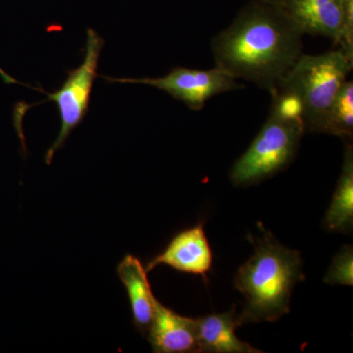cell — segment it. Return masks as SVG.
<instances>
[{"mask_svg":"<svg viewBox=\"0 0 353 353\" xmlns=\"http://www.w3.org/2000/svg\"><path fill=\"white\" fill-rule=\"evenodd\" d=\"M345 8V24L339 50L353 60V0H343Z\"/></svg>","mask_w":353,"mask_h":353,"instance_id":"15","label":"cell"},{"mask_svg":"<svg viewBox=\"0 0 353 353\" xmlns=\"http://www.w3.org/2000/svg\"><path fill=\"white\" fill-rule=\"evenodd\" d=\"M262 232L261 238H250L254 253L234 277V287L245 297L241 326L275 322L288 314L292 290L304 280L301 253L281 245L270 232Z\"/></svg>","mask_w":353,"mask_h":353,"instance_id":"2","label":"cell"},{"mask_svg":"<svg viewBox=\"0 0 353 353\" xmlns=\"http://www.w3.org/2000/svg\"><path fill=\"white\" fill-rule=\"evenodd\" d=\"M280 7L303 34L320 36L340 44L345 24L343 0H269Z\"/></svg>","mask_w":353,"mask_h":353,"instance_id":"7","label":"cell"},{"mask_svg":"<svg viewBox=\"0 0 353 353\" xmlns=\"http://www.w3.org/2000/svg\"><path fill=\"white\" fill-rule=\"evenodd\" d=\"M303 123L270 111L248 150L233 165L230 179L236 187L256 185L287 168L296 157Z\"/></svg>","mask_w":353,"mask_h":353,"instance_id":"4","label":"cell"},{"mask_svg":"<svg viewBox=\"0 0 353 353\" xmlns=\"http://www.w3.org/2000/svg\"><path fill=\"white\" fill-rule=\"evenodd\" d=\"M325 134L341 139L353 137V82L345 81L334 99Z\"/></svg>","mask_w":353,"mask_h":353,"instance_id":"13","label":"cell"},{"mask_svg":"<svg viewBox=\"0 0 353 353\" xmlns=\"http://www.w3.org/2000/svg\"><path fill=\"white\" fill-rule=\"evenodd\" d=\"M146 336L153 352H201L196 319L178 314L160 301Z\"/></svg>","mask_w":353,"mask_h":353,"instance_id":"9","label":"cell"},{"mask_svg":"<svg viewBox=\"0 0 353 353\" xmlns=\"http://www.w3.org/2000/svg\"><path fill=\"white\" fill-rule=\"evenodd\" d=\"M326 284L336 285H353V250L345 245L334 257L333 262L324 278Z\"/></svg>","mask_w":353,"mask_h":353,"instance_id":"14","label":"cell"},{"mask_svg":"<svg viewBox=\"0 0 353 353\" xmlns=\"http://www.w3.org/2000/svg\"><path fill=\"white\" fill-rule=\"evenodd\" d=\"M352 67L339 48L319 55L303 53L281 80L276 90H288L301 102L304 131L325 134L334 99Z\"/></svg>","mask_w":353,"mask_h":353,"instance_id":"3","label":"cell"},{"mask_svg":"<svg viewBox=\"0 0 353 353\" xmlns=\"http://www.w3.org/2000/svg\"><path fill=\"white\" fill-rule=\"evenodd\" d=\"M117 275L127 290L134 326L145 336L152 326L158 303L148 281V271L139 259L128 254L118 264Z\"/></svg>","mask_w":353,"mask_h":353,"instance_id":"10","label":"cell"},{"mask_svg":"<svg viewBox=\"0 0 353 353\" xmlns=\"http://www.w3.org/2000/svg\"><path fill=\"white\" fill-rule=\"evenodd\" d=\"M201 352L261 353V350L236 336L241 327L236 306L225 313H213L196 318Z\"/></svg>","mask_w":353,"mask_h":353,"instance_id":"11","label":"cell"},{"mask_svg":"<svg viewBox=\"0 0 353 353\" xmlns=\"http://www.w3.org/2000/svg\"><path fill=\"white\" fill-rule=\"evenodd\" d=\"M212 252L203 223L183 230L176 234L166 248L146 265L150 272L159 265H166L182 273L192 274L206 279L212 267Z\"/></svg>","mask_w":353,"mask_h":353,"instance_id":"8","label":"cell"},{"mask_svg":"<svg viewBox=\"0 0 353 353\" xmlns=\"http://www.w3.org/2000/svg\"><path fill=\"white\" fill-rule=\"evenodd\" d=\"M303 34L273 2L252 0L211 41L216 66L267 92L303 54Z\"/></svg>","mask_w":353,"mask_h":353,"instance_id":"1","label":"cell"},{"mask_svg":"<svg viewBox=\"0 0 353 353\" xmlns=\"http://www.w3.org/2000/svg\"><path fill=\"white\" fill-rule=\"evenodd\" d=\"M332 233H352L353 227V148L347 143L343 154V169L333 199L323 221Z\"/></svg>","mask_w":353,"mask_h":353,"instance_id":"12","label":"cell"},{"mask_svg":"<svg viewBox=\"0 0 353 353\" xmlns=\"http://www.w3.org/2000/svg\"><path fill=\"white\" fill-rule=\"evenodd\" d=\"M104 44H105L104 39L101 38L94 30L88 29L87 44H85L83 63L78 68L67 71L68 77L59 90L53 94H50L43 88L26 85L27 87L32 88V90L48 95V99L32 105L24 106L22 112H26L28 109L34 108V105L46 103L48 101H54L59 112L60 120H61L59 132L44 157V161L48 165L51 164L55 153L63 148L70 134L82 124L90 111V95H92L95 79L97 78L99 58H101Z\"/></svg>","mask_w":353,"mask_h":353,"instance_id":"5","label":"cell"},{"mask_svg":"<svg viewBox=\"0 0 353 353\" xmlns=\"http://www.w3.org/2000/svg\"><path fill=\"white\" fill-rule=\"evenodd\" d=\"M101 78L108 83H141L157 88L194 111L201 110L206 102L216 95L245 88L217 66L209 70L175 67L167 75L158 78Z\"/></svg>","mask_w":353,"mask_h":353,"instance_id":"6","label":"cell"}]
</instances>
